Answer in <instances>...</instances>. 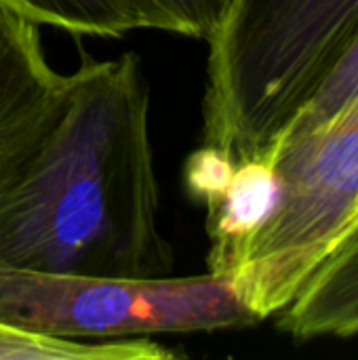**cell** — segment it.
Wrapping results in <instances>:
<instances>
[{
    "instance_id": "cell-1",
    "label": "cell",
    "mask_w": 358,
    "mask_h": 360,
    "mask_svg": "<svg viewBox=\"0 0 358 360\" xmlns=\"http://www.w3.org/2000/svg\"><path fill=\"white\" fill-rule=\"evenodd\" d=\"M150 89L135 53L84 61L57 122L0 181V266L91 276H169L158 224Z\"/></svg>"
},
{
    "instance_id": "cell-2",
    "label": "cell",
    "mask_w": 358,
    "mask_h": 360,
    "mask_svg": "<svg viewBox=\"0 0 358 360\" xmlns=\"http://www.w3.org/2000/svg\"><path fill=\"white\" fill-rule=\"evenodd\" d=\"M358 38V0H230L209 36L205 143L262 158Z\"/></svg>"
},
{
    "instance_id": "cell-3",
    "label": "cell",
    "mask_w": 358,
    "mask_h": 360,
    "mask_svg": "<svg viewBox=\"0 0 358 360\" xmlns=\"http://www.w3.org/2000/svg\"><path fill=\"white\" fill-rule=\"evenodd\" d=\"M276 200L226 276L260 321L285 310L358 215V93L319 129L279 139Z\"/></svg>"
},
{
    "instance_id": "cell-4",
    "label": "cell",
    "mask_w": 358,
    "mask_h": 360,
    "mask_svg": "<svg viewBox=\"0 0 358 360\" xmlns=\"http://www.w3.org/2000/svg\"><path fill=\"white\" fill-rule=\"evenodd\" d=\"M0 323L57 340H133L243 329L260 316L226 274L91 276L0 266Z\"/></svg>"
},
{
    "instance_id": "cell-5",
    "label": "cell",
    "mask_w": 358,
    "mask_h": 360,
    "mask_svg": "<svg viewBox=\"0 0 358 360\" xmlns=\"http://www.w3.org/2000/svg\"><path fill=\"white\" fill-rule=\"evenodd\" d=\"M40 25L0 0V181L57 122L72 76L49 63Z\"/></svg>"
},
{
    "instance_id": "cell-6",
    "label": "cell",
    "mask_w": 358,
    "mask_h": 360,
    "mask_svg": "<svg viewBox=\"0 0 358 360\" xmlns=\"http://www.w3.org/2000/svg\"><path fill=\"white\" fill-rule=\"evenodd\" d=\"M279 327L298 340L358 333V219L308 276L295 300L281 310Z\"/></svg>"
},
{
    "instance_id": "cell-7",
    "label": "cell",
    "mask_w": 358,
    "mask_h": 360,
    "mask_svg": "<svg viewBox=\"0 0 358 360\" xmlns=\"http://www.w3.org/2000/svg\"><path fill=\"white\" fill-rule=\"evenodd\" d=\"M276 200V175L268 158L238 162L224 194L207 209L211 238L209 272L224 274L232 253L270 215Z\"/></svg>"
},
{
    "instance_id": "cell-8",
    "label": "cell",
    "mask_w": 358,
    "mask_h": 360,
    "mask_svg": "<svg viewBox=\"0 0 358 360\" xmlns=\"http://www.w3.org/2000/svg\"><path fill=\"white\" fill-rule=\"evenodd\" d=\"M38 25L72 34L120 38L131 30H160L143 0H2Z\"/></svg>"
},
{
    "instance_id": "cell-9",
    "label": "cell",
    "mask_w": 358,
    "mask_h": 360,
    "mask_svg": "<svg viewBox=\"0 0 358 360\" xmlns=\"http://www.w3.org/2000/svg\"><path fill=\"white\" fill-rule=\"evenodd\" d=\"M175 352L148 338L82 344L15 331L0 323V360H162Z\"/></svg>"
},
{
    "instance_id": "cell-10",
    "label": "cell",
    "mask_w": 358,
    "mask_h": 360,
    "mask_svg": "<svg viewBox=\"0 0 358 360\" xmlns=\"http://www.w3.org/2000/svg\"><path fill=\"white\" fill-rule=\"evenodd\" d=\"M358 93V38L342 57L338 68L329 74V78L321 84V89L312 95V99L304 105V110L293 118L287 131L279 137H298L310 133L325 124L342 105H346ZM276 139V141H279Z\"/></svg>"
},
{
    "instance_id": "cell-11",
    "label": "cell",
    "mask_w": 358,
    "mask_h": 360,
    "mask_svg": "<svg viewBox=\"0 0 358 360\" xmlns=\"http://www.w3.org/2000/svg\"><path fill=\"white\" fill-rule=\"evenodd\" d=\"M158 21L162 32H173L192 38L213 34L224 17L230 0H143Z\"/></svg>"
},
{
    "instance_id": "cell-12",
    "label": "cell",
    "mask_w": 358,
    "mask_h": 360,
    "mask_svg": "<svg viewBox=\"0 0 358 360\" xmlns=\"http://www.w3.org/2000/svg\"><path fill=\"white\" fill-rule=\"evenodd\" d=\"M236 162L219 148L205 143L200 150L192 152L184 167V184L192 198L200 200L207 209L217 202V198L228 188L234 175Z\"/></svg>"
},
{
    "instance_id": "cell-13",
    "label": "cell",
    "mask_w": 358,
    "mask_h": 360,
    "mask_svg": "<svg viewBox=\"0 0 358 360\" xmlns=\"http://www.w3.org/2000/svg\"><path fill=\"white\" fill-rule=\"evenodd\" d=\"M357 219H358V215H357Z\"/></svg>"
}]
</instances>
